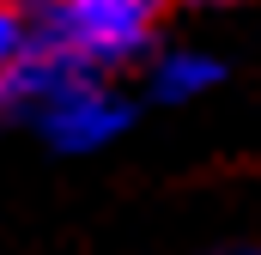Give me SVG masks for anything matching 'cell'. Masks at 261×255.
<instances>
[{
  "instance_id": "3",
  "label": "cell",
  "mask_w": 261,
  "mask_h": 255,
  "mask_svg": "<svg viewBox=\"0 0 261 255\" xmlns=\"http://www.w3.org/2000/svg\"><path fill=\"white\" fill-rule=\"evenodd\" d=\"M219 85V61L213 55H195V49H170L152 61V97L158 104H195Z\"/></svg>"
},
{
  "instance_id": "2",
  "label": "cell",
  "mask_w": 261,
  "mask_h": 255,
  "mask_svg": "<svg viewBox=\"0 0 261 255\" xmlns=\"http://www.w3.org/2000/svg\"><path fill=\"white\" fill-rule=\"evenodd\" d=\"M31 128H37L55 152H103L110 140H122L128 104L103 85V73H73L61 91L43 104V116Z\"/></svg>"
},
{
  "instance_id": "1",
  "label": "cell",
  "mask_w": 261,
  "mask_h": 255,
  "mask_svg": "<svg viewBox=\"0 0 261 255\" xmlns=\"http://www.w3.org/2000/svg\"><path fill=\"white\" fill-rule=\"evenodd\" d=\"M152 0H31L24 24L37 49H55L85 73H110L152 43Z\"/></svg>"
},
{
  "instance_id": "4",
  "label": "cell",
  "mask_w": 261,
  "mask_h": 255,
  "mask_svg": "<svg viewBox=\"0 0 261 255\" xmlns=\"http://www.w3.org/2000/svg\"><path fill=\"white\" fill-rule=\"evenodd\" d=\"M31 49V24H24V6H12V0H0V73L18 61Z\"/></svg>"
},
{
  "instance_id": "5",
  "label": "cell",
  "mask_w": 261,
  "mask_h": 255,
  "mask_svg": "<svg viewBox=\"0 0 261 255\" xmlns=\"http://www.w3.org/2000/svg\"><path fill=\"white\" fill-rule=\"evenodd\" d=\"M152 6H176V0H152Z\"/></svg>"
}]
</instances>
